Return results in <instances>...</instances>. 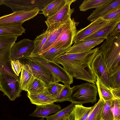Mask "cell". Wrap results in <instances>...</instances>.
I'll list each match as a JSON object with an SVG mask.
<instances>
[{"mask_svg": "<svg viewBox=\"0 0 120 120\" xmlns=\"http://www.w3.org/2000/svg\"><path fill=\"white\" fill-rule=\"evenodd\" d=\"M99 47L81 53L63 54L53 61L61 64L73 78L95 84L96 77L91 67L92 61L99 52Z\"/></svg>", "mask_w": 120, "mask_h": 120, "instance_id": "1", "label": "cell"}, {"mask_svg": "<svg viewBox=\"0 0 120 120\" xmlns=\"http://www.w3.org/2000/svg\"><path fill=\"white\" fill-rule=\"evenodd\" d=\"M105 39L99 51L109 71L120 64V33L112 32Z\"/></svg>", "mask_w": 120, "mask_h": 120, "instance_id": "2", "label": "cell"}, {"mask_svg": "<svg viewBox=\"0 0 120 120\" xmlns=\"http://www.w3.org/2000/svg\"><path fill=\"white\" fill-rule=\"evenodd\" d=\"M0 84L4 95L10 100L14 101L21 96L20 77L14 73L10 64L0 68Z\"/></svg>", "mask_w": 120, "mask_h": 120, "instance_id": "3", "label": "cell"}, {"mask_svg": "<svg viewBox=\"0 0 120 120\" xmlns=\"http://www.w3.org/2000/svg\"><path fill=\"white\" fill-rule=\"evenodd\" d=\"M69 101L75 104L96 102L98 94L95 84L86 82L75 85L71 88Z\"/></svg>", "mask_w": 120, "mask_h": 120, "instance_id": "4", "label": "cell"}, {"mask_svg": "<svg viewBox=\"0 0 120 120\" xmlns=\"http://www.w3.org/2000/svg\"><path fill=\"white\" fill-rule=\"evenodd\" d=\"M22 58L33 61L46 68L58 77L64 85L70 86L73 82V78L63 68L53 61L45 60L38 55H30Z\"/></svg>", "mask_w": 120, "mask_h": 120, "instance_id": "5", "label": "cell"}, {"mask_svg": "<svg viewBox=\"0 0 120 120\" xmlns=\"http://www.w3.org/2000/svg\"><path fill=\"white\" fill-rule=\"evenodd\" d=\"M79 23L74 19L69 20L60 35L49 50L53 47L68 49L73 43L77 31L76 26Z\"/></svg>", "mask_w": 120, "mask_h": 120, "instance_id": "6", "label": "cell"}, {"mask_svg": "<svg viewBox=\"0 0 120 120\" xmlns=\"http://www.w3.org/2000/svg\"><path fill=\"white\" fill-rule=\"evenodd\" d=\"M26 60V63L30 68L34 78L42 82L46 87L51 84L60 82L58 77L46 68L33 61Z\"/></svg>", "mask_w": 120, "mask_h": 120, "instance_id": "7", "label": "cell"}, {"mask_svg": "<svg viewBox=\"0 0 120 120\" xmlns=\"http://www.w3.org/2000/svg\"><path fill=\"white\" fill-rule=\"evenodd\" d=\"M52 0H3V4L11 9L13 12L28 11L38 8L40 11Z\"/></svg>", "mask_w": 120, "mask_h": 120, "instance_id": "8", "label": "cell"}, {"mask_svg": "<svg viewBox=\"0 0 120 120\" xmlns=\"http://www.w3.org/2000/svg\"><path fill=\"white\" fill-rule=\"evenodd\" d=\"M76 0H67L65 5L57 13L47 18L45 22L49 29L58 26L71 19V16L74 11V8H71L70 5Z\"/></svg>", "mask_w": 120, "mask_h": 120, "instance_id": "9", "label": "cell"}, {"mask_svg": "<svg viewBox=\"0 0 120 120\" xmlns=\"http://www.w3.org/2000/svg\"><path fill=\"white\" fill-rule=\"evenodd\" d=\"M40 11L39 9L37 8L29 11L13 12L0 17V24L23 23L35 16Z\"/></svg>", "mask_w": 120, "mask_h": 120, "instance_id": "10", "label": "cell"}, {"mask_svg": "<svg viewBox=\"0 0 120 120\" xmlns=\"http://www.w3.org/2000/svg\"><path fill=\"white\" fill-rule=\"evenodd\" d=\"M34 41L24 39L15 43L11 48V60H16L28 56L31 54L34 49Z\"/></svg>", "mask_w": 120, "mask_h": 120, "instance_id": "11", "label": "cell"}, {"mask_svg": "<svg viewBox=\"0 0 120 120\" xmlns=\"http://www.w3.org/2000/svg\"><path fill=\"white\" fill-rule=\"evenodd\" d=\"M91 67L96 77H98L104 84L111 89L109 79V71L99 51L93 59Z\"/></svg>", "mask_w": 120, "mask_h": 120, "instance_id": "12", "label": "cell"}, {"mask_svg": "<svg viewBox=\"0 0 120 120\" xmlns=\"http://www.w3.org/2000/svg\"><path fill=\"white\" fill-rule=\"evenodd\" d=\"M109 22L102 18L92 22L86 27L77 31L73 43L77 44L82 41L84 39L94 33Z\"/></svg>", "mask_w": 120, "mask_h": 120, "instance_id": "13", "label": "cell"}, {"mask_svg": "<svg viewBox=\"0 0 120 120\" xmlns=\"http://www.w3.org/2000/svg\"><path fill=\"white\" fill-rule=\"evenodd\" d=\"M105 39L99 38L82 41L73 45L65 53L72 54L85 52L92 49L103 41Z\"/></svg>", "mask_w": 120, "mask_h": 120, "instance_id": "14", "label": "cell"}, {"mask_svg": "<svg viewBox=\"0 0 120 120\" xmlns=\"http://www.w3.org/2000/svg\"><path fill=\"white\" fill-rule=\"evenodd\" d=\"M119 7H120V0H110L106 4L94 10L87 19L92 22L102 17L112 10Z\"/></svg>", "mask_w": 120, "mask_h": 120, "instance_id": "15", "label": "cell"}, {"mask_svg": "<svg viewBox=\"0 0 120 120\" xmlns=\"http://www.w3.org/2000/svg\"><path fill=\"white\" fill-rule=\"evenodd\" d=\"M27 97L33 104L36 105H46L54 103L56 98L48 93H43L34 94H27Z\"/></svg>", "mask_w": 120, "mask_h": 120, "instance_id": "16", "label": "cell"}, {"mask_svg": "<svg viewBox=\"0 0 120 120\" xmlns=\"http://www.w3.org/2000/svg\"><path fill=\"white\" fill-rule=\"evenodd\" d=\"M20 77V85L22 90L27 91L28 87L33 82L35 78L29 65L23 64Z\"/></svg>", "mask_w": 120, "mask_h": 120, "instance_id": "17", "label": "cell"}, {"mask_svg": "<svg viewBox=\"0 0 120 120\" xmlns=\"http://www.w3.org/2000/svg\"><path fill=\"white\" fill-rule=\"evenodd\" d=\"M69 20L59 26L49 29L50 31L49 34L45 42L42 47L40 54L48 50L49 49L50 47L61 33L67 22Z\"/></svg>", "mask_w": 120, "mask_h": 120, "instance_id": "18", "label": "cell"}, {"mask_svg": "<svg viewBox=\"0 0 120 120\" xmlns=\"http://www.w3.org/2000/svg\"><path fill=\"white\" fill-rule=\"evenodd\" d=\"M21 23L0 24V36L13 35L18 36L25 32L26 29L22 26Z\"/></svg>", "mask_w": 120, "mask_h": 120, "instance_id": "19", "label": "cell"}, {"mask_svg": "<svg viewBox=\"0 0 120 120\" xmlns=\"http://www.w3.org/2000/svg\"><path fill=\"white\" fill-rule=\"evenodd\" d=\"M120 22V20L109 22L94 33L84 39L83 41L99 38L105 39Z\"/></svg>", "mask_w": 120, "mask_h": 120, "instance_id": "20", "label": "cell"}, {"mask_svg": "<svg viewBox=\"0 0 120 120\" xmlns=\"http://www.w3.org/2000/svg\"><path fill=\"white\" fill-rule=\"evenodd\" d=\"M61 110V107L60 105L54 103L44 105H36V109L30 116L44 118L50 114L56 113Z\"/></svg>", "mask_w": 120, "mask_h": 120, "instance_id": "21", "label": "cell"}, {"mask_svg": "<svg viewBox=\"0 0 120 120\" xmlns=\"http://www.w3.org/2000/svg\"><path fill=\"white\" fill-rule=\"evenodd\" d=\"M92 106L84 107L82 104H75L69 114L71 120H85L90 112Z\"/></svg>", "mask_w": 120, "mask_h": 120, "instance_id": "22", "label": "cell"}, {"mask_svg": "<svg viewBox=\"0 0 120 120\" xmlns=\"http://www.w3.org/2000/svg\"><path fill=\"white\" fill-rule=\"evenodd\" d=\"M67 0H53L41 10L46 18L52 16L58 12L66 4Z\"/></svg>", "mask_w": 120, "mask_h": 120, "instance_id": "23", "label": "cell"}, {"mask_svg": "<svg viewBox=\"0 0 120 120\" xmlns=\"http://www.w3.org/2000/svg\"><path fill=\"white\" fill-rule=\"evenodd\" d=\"M95 83L100 98H102L105 101L111 100L114 98L111 89L104 84L98 77H96Z\"/></svg>", "mask_w": 120, "mask_h": 120, "instance_id": "24", "label": "cell"}, {"mask_svg": "<svg viewBox=\"0 0 120 120\" xmlns=\"http://www.w3.org/2000/svg\"><path fill=\"white\" fill-rule=\"evenodd\" d=\"M50 30L47 29L35 38L34 42V49L30 55H37L41 52L42 46L45 42L49 35Z\"/></svg>", "mask_w": 120, "mask_h": 120, "instance_id": "25", "label": "cell"}, {"mask_svg": "<svg viewBox=\"0 0 120 120\" xmlns=\"http://www.w3.org/2000/svg\"><path fill=\"white\" fill-rule=\"evenodd\" d=\"M105 101L100 98L98 102L92 106L91 111L85 120H102V112Z\"/></svg>", "mask_w": 120, "mask_h": 120, "instance_id": "26", "label": "cell"}, {"mask_svg": "<svg viewBox=\"0 0 120 120\" xmlns=\"http://www.w3.org/2000/svg\"><path fill=\"white\" fill-rule=\"evenodd\" d=\"M110 0H85L79 6L80 11H85L88 9L97 8L108 2Z\"/></svg>", "mask_w": 120, "mask_h": 120, "instance_id": "27", "label": "cell"}, {"mask_svg": "<svg viewBox=\"0 0 120 120\" xmlns=\"http://www.w3.org/2000/svg\"><path fill=\"white\" fill-rule=\"evenodd\" d=\"M68 49L53 47L48 50L37 55L45 60L53 61L56 57L65 53Z\"/></svg>", "mask_w": 120, "mask_h": 120, "instance_id": "28", "label": "cell"}, {"mask_svg": "<svg viewBox=\"0 0 120 120\" xmlns=\"http://www.w3.org/2000/svg\"><path fill=\"white\" fill-rule=\"evenodd\" d=\"M109 77L111 89L120 87V64L109 71Z\"/></svg>", "mask_w": 120, "mask_h": 120, "instance_id": "29", "label": "cell"}, {"mask_svg": "<svg viewBox=\"0 0 120 120\" xmlns=\"http://www.w3.org/2000/svg\"><path fill=\"white\" fill-rule=\"evenodd\" d=\"M46 87L41 81L35 78L27 89V94H34L43 93L46 91Z\"/></svg>", "mask_w": 120, "mask_h": 120, "instance_id": "30", "label": "cell"}, {"mask_svg": "<svg viewBox=\"0 0 120 120\" xmlns=\"http://www.w3.org/2000/svg\"><path fill=\"white\" fill-rule=\"evenodd\" d=\"M114 99L105 101L102 112V120H114L112 108L114 105Z\"/></svg>", "mask_w": 120, "mask_h": 120, "instance_id": "31", "label": "cell"}, {"mask_svg": "<svg viewBox=\"0 0 120 120\" xmlns=\"http://www.w3.org/2000/svg\"><path fill=\"white\" fill-rule=\"evenodd\" d=\"M75 104L72 103L66 107L58 112L54 114L45 117L46 120H59L69 114Z\"/></svg>", "mask_w": 120, "mask_h": 120, "instance_id": "32", "label": "cell"}, {"mask_svg": "<svg viewBox=\"0 0 120 120\" xmlns=\"http://www.w3.org/2000/svg\"><path fill=\"white\" fill-rule=\"evenodd\" d=\"M13 44L0 50V68L10 64L11 50Z\"/></svg>", "mask_w": 120, "mask_h": 120, "instance_id": "33", "label": "cell"}, {"mask_svg": "<svg viewBox=\"0 0 120 120\" xmlns=\"http://www.w3.org/2000/svg\"><path fill=\"white\" fill-rule=\"evenodd\" d=\"M70 86L64 85V86L58 97L56 98V102H61L69 101L71 91Z\"/></svg>", "mask_w": 120, "mask_h": 120, "instance_id": "34", "label": "cell"}, {"mask_svg": "<svg viewBox=\"0 0 120 120\" xmlns=\"http://www.w3.org/2000/svg\"><path fill=\"white\" fill-rule=\"evenodd\" d=\"M64 86L57 83L51 84L46 87L45 92L48 93L56 98L58 97Z\"/></svg>", "mask_w": 120, "mask_h": 120, "instance_id": "35", "label": "cell"}, {"mask_svg": "<svg viewBox=\"0 0 120 120\" xmlns=\"http://www.w3.org/2000/svg\"><path fill=\"white\" fill-rule=\"evenodd\" d=\"M18 37L13 35L0 36V50L15 43Z\"/></svg>", "mask_w": 120, "mask_h": 120, "instance_id": "36", "label": "cell"}, {"mask_svg": "<svg viewBox=\"0 0 120 120\" xmlns=\"http://www.w3.org/2000/svg\"><path fill=\"white\" fill-rule=\"evenodd\" d=\"M102 18L109 22L120 20V7L113 9Z\"/></svg>", "mask_w": 120, "mask_h": 120, "instance_id": "37", "label": "cell"}, {"mask_svg": "<svg viewBox=\"0 0 120 120\" xmlns=\"http://www.w3.org/2000/svg\"><path fill=\"white\" fill-rule=\"evenodd\" d=\"M10 64L11 69L15 74L19 76L22 68L23 64L19 60H11Z\"/></svg>", "mask_w": 120, "mask_h": 120, "instance_id": "38", "label": "cell"}, {"mask_svg": "<svg viewBox=\"0 0 120 120\" xmlns=\"http://www.w3.org/2000/svg\"><path fill=\"white\" fill-rule=\"evenodd\" d=\"M112 108L114 120H120V99H114Z\"/></svg>", "mask_w": 120, "mask_h": 120, "instance_id": "39", "label": "cell"}, {"mask_svg": "<svg viewBox=\"0 0 120 120\" xmlns=\"http://www.w3.org/2000/svg\"><path fill=\"white\" fill-rule=\"evenodd\" d=\"M111 91L115 99H120V87L112 89Z\"/></svg>", "mask_w": 120, "mask_h": 120, "instance_id": "40", "label": "cell"}, {"mask_svg": "<svg viewBox=\"0 0 120 120\" xmlns=\"http://www.w3.org/2000/svg\"><path fill=\"white\" fill-rule=\"evenodd\" d=\"M69 114L60 119L59 120H71L69 116Z\"/></svg>", "mask_w": 120, "mask_h": 120, "instance_id": "41", "label": "cell"}, {"mask_svg": "<svg viewBox=\"0 0 120 120\" xmlns=\"http://www.w3.org/2000/svg\"><path fill=\"white\" fill-rule=\"evenodd\" d=\"M3 0H0V5L3 4Z\"/></svg>", "mask_w": 120, "mask_h": 120, "instance_id": "42", "label": "cell"}, {"mask_svg": "<svg viewBox=\"0 0 120 120\" xmlns=\"http://www.w3.org/2000/svg\"><path fill=\"white\" fill-rule=\"evenodd\" d=\"M44 118H42L41 119H39L38 120H44Z\"/></svg>", "mask_w": 120, "mask_h": 120, "instance_id": "43", "label": "cell"}, {"mask_svg": "<svg viewBox=\"0 0 120 120\" xmlns=\"http://www.w3.org/2000/svg\"></svg>", "mask_w": 120, "mask_h": 120, "instance_id": "44", "label": "cell"}]
</instances>
